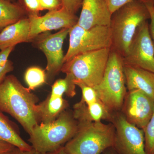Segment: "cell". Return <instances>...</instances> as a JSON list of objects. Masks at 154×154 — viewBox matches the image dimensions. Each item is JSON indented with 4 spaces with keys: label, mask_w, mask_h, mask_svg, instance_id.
Wrapping results in <instances>:
<instances>
[{
    "label": "cell",
    "mask_w": 154,
    "mask_h": 154,
    "mask_svg": "<svg viewBox=\"0 0 154 154\" xmlns=\"http://www.w3.org/2000/svg\"><path fill=\"white\" fill-rule=\"evenodd\" d=\"M38 101V97L14 75H8L0 84V112L15 119L29 135L39 124L36 112Z\"/></svg>",
    "instance_id": "1"
},
{
    "label": "cell",
    "mask_w": 154,
    "mask_h": 154,
    "mask_svg": "<svg viewBox=\"0 0 154 154\" xmlns=\"http://www.w3.org/2000/svg\"><path fill=\"white\" fill-rule=\"evenodd\" d=\"M150 18L149 12L143 0H133L113 12L109 26L111 49L124 57L138 28Z\"/></svg>",
    "instance_id": "2"
},
{
    "label": "cell",
    "mask_w": 154,
    "mask_h": 154,
    "mask_svg": "<svg viewBox=\"0 0 154 154\" xmlns=\"http://www.w3.org/2000/svg\"><path fill=\"white\" fill-rule=\"evenodd\" d=\"M78 122L73 113L65 110L54 121L39 123L29 135L28 141L37 152L46 154L63 147L77 132Z\"/></svg>",
    "instance_id": "3"
},
{
    "label": "cell",
    "mask_w": 154,
    "mask_h": 154,
    "mask_svg": "<svg viewBox=\"0 0 154 154\" xmlns=\"http://www.w3.org/2000/svg\"><path fill=\"white\" fill-rule=\"evenodd\" d=\"M115 138L113 123L78 122L76 133L63 148L67 154H101L113 147Z\"/></svg>",
    "instance_id": "4"
},
{
    "label": "cell",
    "mask_w": 154,
    "mask_h": 154,
    "mask_svg": "<svg viewBox=\"0 0 154 154\" xmlns=\"http://www.w3.org/2000/svg\"><path fill=\"white\" fill-rule=\"evenodd\" d=\"M111 48L82 54L65 63L61 72L69 76L76 85L82 84L94 88L101 82Z\"/></svg>",
    "instance_id": "5"
},
{
    "label": "cell",
    "mask_w": 154,
    "mask_h": 154,
    "mask_svg": "<svg viewBox=\"0 0 154 154\" xmlns=\"http://www.w3.org/2000/svg\"><path fill=\"white\" fill-rule=\"evenodd\" d=\"M99 100L110 113L121 109L127 94L122 57L111 49L101 82L94 87Z\"/></svg>",
    "instance_id": "6"
},
{
    "label": "cell",
    "mask_w": 154,
    "mask_h": 154,
    "mask_svg": "<svg viewBox=\"0 0 154 154\" xmlns=\"http://www.w3.org/2000/svg\"><path fill=\"white\" fill-rule=\"evenodd\" d=\"M68 49L64 58V63L75 57L85 53L110 48L112 46L109 26H96L86 29L75 25L69 32Z\"/></svg>",
    "instance_id": "7"
},
{
    "label": "cell",
    "mask_w": 154,
    "mask_h": 154,
    "mask_svg": "<svg viewBox=\"0 0 154 154\" xmlns=\"http://www.w3.org/2000/svg\"><path fill=\"white\" fill-rule=\"evenodd\" d=\"M122 59L124 65L154 73V44L150 33L148 21L138 28L128 52Z\"/></svg>",
    "instance_id": "8"
},
{
    "label": "cell",
    "mask_w": 154,
    "mask_h": 154,
    "mask_svg": "<svg viewBox=\"0 0 154 154\" xmlns=\"http://www.w3.org/2000/svg\"><path fill=\"white\" fill-rule=\"evenodd\" d=\"M70 29L63 28L54 34L45 32L38 35L32 41L46 57V79L49 82L58 74L63 66L65 55L63 45Z\"/></svg>",
    "instance_id": "9"
},
{
    "label": "cell",
    "mask_w": 154,
    "mask_h": 154,
    "mask_svg": "<svg viewBox=\"0 0 154 154\" xmlns=\"http://www.w3.org/2000/svg\"><path fill=\"white\" fill-rule=\"evenodd\" d=\"M115 128L113 148L119 154H146L143 130L128 122L123 114L113 116Z\"/></svg>",
    "instance_id": "10"
},
{
    "label": "cell",
    "mask_w": 154,
    "mask_h": 154,
    "mask_svg": "<svg viewBox=\"0 0 154 154\" xmlns=\"http://www.w3.org/2000/svg\"><path fill=\"white\" fill-rule=\"evenodd\" d=\"M121 109L128 122L143 130L153 113L154 99L140 90L128 91Z\"/></svg>",
    "instance_id": "11"
},
{
    "label": "cell",
    "mask_w": 154,
    "mask_h": 154,
    "mask_svg": "<svg viewBox=\"0 0 154 154\" xmlns=\"http://www.w3.org/2000/svg\"><path fill=\"white\" fill-rule=\"evenodd\" d=\"M30 23V39L32 41L41 33L51 30L71 28L76 25L79 17L63 8L48 11L43 16L28 17Z\"/></svg>",
    "instance_id": "12"
},
{
    "label": "cell",
    "mask_w": 154,
    "mask_h": 154,
    "mask_svg": "<svg viewBox=\"0 0 154 154\" xmlns=\"http://www.w3.org/2000/svg\"><path fill=\"white\" fill-rule=\"evenodd\" d=\"M77 25L86 29L109 26L112 14L105 0H82Z\"/></svg>",
    "instance_id": "13"
},
{
    "label": "cell",
    "mask_w": 154,
    "mask_h": 154,
    "mask_svg": "<svg viewBox=\"0 0 154 154\" xmlns=\"http://www.w3.org/2000/svg\"><path fill=\"white\" fill-rule=\"evenodd\" d=\"M125 84L128 91L138 90L154 99V73L143 69L124 65Z\"/></svg>",
    "instance_id": "14"
},
{
    "label": "cell",
    "mask_w": 154,
    "mask_h": 154,
    "mask_svg": "<svg viewBox=\"0 0 154 154\" xmlns=\"http://www.w3.org/2000/svg\"><path fill=\"white\" fill-rule=\"evenodd\" d=\"M30 30L28 17L6 27L0 31V50L15 47L19 43L31 42Z\"/></svg>",
    "instance_id": "15"
},
{
    "label": "cell",
    "mask_w": 154,
    "mask_h": 154,
    "mask_svg": "<svg viewBox=\"0 0 154 154\" xmlns=\"http://www.w3.org/2000/svg\"><path fill=\"white\" fill-rule=\"evenodd\" d=\"M68 106V102L63 97H53L48 95L45 100L36 105V112L38 122L47 124L52 122Z\"/></svg>",
    "instance_id": "16"
},
{
    "label": "cell",
    "mask_w": 154,
    "mask_h": 154,
    "mask_svg": "<svg viewBox=\"0 0 154 154\" xmlns=\"http://www.w3.org/2000/svg\"><path fill=\"white\" fill-rule=\"evenodd\" d=\"M73 108V114L78 122H97L104 119L112 120L113 119L111 113L99 100L88 105L77 103L74 105Z\"/></svg>",
    "instance_id": "17"
},
{
    "label": "cell",
    "mask_w": 154,
    "mask_h": 154,
    "mask_svg": "<svg viewBox=\"0 0 154 154\" xmlns=\"http://www.w3.org/2000/svg\"><path fill=\"white\" fill-rule=\"evenodd\" d=\"M0 141L11 143L19 149L30 151L33 149L31 145L21 137L19 130L14 123L0 112Z\"/></svg>",
    "instance_id": "18"
},
{
    "label": "cell",
    "mask_w": 154,
    "mask_h": 154,
    "mask_svg": "<svg viewBox=\"0 0 154 154\" xmlns=\"http://www.w3.org/2000/svg\"><path fill=\"white\" fill-rule=\"evenodd\" d=\"M26 17L27 13L18 2L0 0V31Z\"/></svg>",
    "instance_id": "19"
},
{
    "label": "cell",
    "mask_w": 154,
    "mask_h": 154,
    "mask_svg": "<svg viewBox=\"0 0 154 154\" xmlns=\"http://www.w3.org/2000/svg\"><path fill=\"white\" fill-rule=\"evenodd\" d=\"M75 85L69 76L63 79L57 80L51 86V93L53 97H63L64 94L68 97H73L76 95Z\"/></svg>",
    "instance_id": "20"
},
{
    "label": "cell",
    "mask_w": 154,
    "mask_h": 154,
    "mask_svg": "<svg viewBox=\"0 0 154 154\" xmlns=\"http://www.w3.org/2000/svg\"><path fill=\"white\" fill-rule=\"evenodd\" d=\"M24 79L30 91L42 85L47 80L45 70L38 66L28 68L25 72Z\"/></svg>",
    "instance_id": "21"
},
{
    "label": "cell",
    "mask_w": 154,
    "mask_h": 154,
    "mask_svg": "<svg viewBox=\"0 0 154 154\" xmlns=\"http://www.w3.org/2000/svg\"><path fill=\"white\" fill-rule=\"evenodd\" d=\"M15 47H11L0 51V84L9 73L14 69V63L8 57Z\"/></svg>",
    "instance_id": "22"
},
{
    "label": "cell",
    "mask_w": 154,
    "mask_h": 154,
    "mask_svg": "<svg viewBox=\"0 0 154 154\" xmlns=\"http://www.w3.org/2000/svg\"><path fill=\"white\" fill-rule=\"evenodd\" d=\"M143 131L145 146L146 154L154 153V109L151 118L146 125Z\"/></svg>",
    "instance_id": "23"
},
{
    "label": "cell",
    "mask_w": 154,
    "mask_h": 154,
    "mask_svg": "<svg viewBox=\"0 0 154 154\" xmlns=\"http://www.w3.org/2000/svg\"><path fill=\"white\" fill-rule=\"evenodd\" d=\"M76 86L81 88L82 92V98L81 101L78 102L79 104H85L88 105L99 100L94 88L82 84H77Z\"/></svg>",
    "instance_id": "24"
},
{
    "label": "cell",
    "mask_w": 154,
    "mask_h": 154,
    "mask_svg": "<svg viewBox=\"0 0 154 154\" xmlns=\"http://www.w3.org/2000/svg\"><path fill=\"white\" fill-rule=\"evenodd\" d=\"M21 5L28 17L32 16H39V12L42 11L39 0H17Z\"/></svg>",
    "instance_id": "25"
},
{
    "label": "cell",
    "mask_w": 154,
    "mask_h": 154,
    "mask_svg": "<svg viewBox=\"0 0 154 154\" xmlns=\"http://www.w3.org/2000/svg\"><path fill=\"white\" fill-rule=\"evenodd\" d=\"M62 8L71 14H75L82 7V0H61Z\"/></svg>",
    "instance_id": "26"
},
{
    "label": "cell",
    "mask_w": 154,
    "mask_h": 154,
    "mask_svg": "<svg viewBox=\"0 0 154 154\" xmlns=\"http://www.w3.org/2000/svg\"><path fill=\"white\" fill-rule=\"evenodd\" d=\"M39 1L42 11H56L62 8L61 0H39Z\"/></svg>",
    "instance_id": "27"
},
{
    "label": "cell",
    "mask_w": 154,
    "mask_h": 154,
    "mask_svg": "<svg viewBox=\"0 0 154 154\" xmlns=\"http://www.w3.org/2000/svg\"><path fill=\"white\" fill-rule=\"evenodd\" d=\"M143 1L149 12L150 23L149 24V29L154 44V0H143Z\"/></svg>",
    "instance_id": "28"
},
{
    "label": "cell",
    "mask_w": 154,
    "mask_h": 154,
    "mask_svg": "<svg viewBox=\"0 0 154 154\" xmlns=\"http://www.w3.org/2000/svg\"><path fill=\"white\" fill-rule=\"evenodd\" d=\"M111 14L133 0H105Z\"/></svg>",
    "instance_id": "29"
},
{
    "label": "cell",
    "mask_w": 154,
    "mask_h": 154,
    "mask_svg": "<svg viewBox=\"0 0 154 154\" xmlns=\"http://www.w3.org/2000/svg\"><path fill=\"white\" fill-rule=\"evenodd\" d=\"M17 149L11 143L0 141V154H14Z\"/></svg>",
    "instance_id": "30"
},
{
    "label": "cell",
    "mask_w": 154,
    "mask_h": 154,
    "mask_svg": "<svg viewBox=\"0 0 154 154\" xmlns=\"http://www.w3.org/2000/svg\"><path fill=\"white\" fill-rule=\"evenodd\" d=\"M35 152L36 151L33 149L30 151H24L18 148L14 154H35Z\"/></svg>",
    "instance_id": "31"
},
{
    "label": "cell",
    "mask_w": 154,
    "mask_h": 154,
    "mask_svg": "<svg viewBox=\"0 0 154 154\" xmlns=\"http://www.w3.org/2000/svg\"><path fill=\"white\" fill-rule=\"evenodd\" d=\"M63 147L58 149L55 152H52L46 154H67L64 150Z\"/></svg>",
    "instance_id": "32"
},
{
    "label": "cell",
    "mask_w": 154,
    "mask_h": 154,
    "mask_svg": "<svg viewBox=\"0 0 154 154\" xmlns=\"http://www.w3.org/2000/svg\"><path fill=\"white\" fill-rule=\"evenodd\" d=\"M7 1L13 3L17 2V0H7Z\"/></svg>",
    "instance_id": "33"
},
{
    "label": "cell",
    "mask_w": 154,
    "mask_h": 154,
    "mask_svg": "<svg viewBox=\"0 0 154 154\" xmlns=\"http://www.w3.org/2000/svg\"><path fill=\"white\" fill-rule=\"evenodd\" d=\"M105 154H115V153L113 152L110 151L107 152L105 153Z\"/></svg>",
    "instance_id": "34"
},
{
    "label": "cell",
    "mask_w": 154,
    "mask_h": 154,
    "mask_svg": "<svg viewBox=\"0 0 154 154\" xmlns=\"http://www.w3.org/2000/svg\"><path fill=\"white\" fill-rule=\"evenodd\" d=\"M35 154H42L40 153L37 152H35Z\"/></svg>",
    "instance_id": "35"
},
{
    "label": "cell",
    "mask_w": 154,
    "mask_h": 154,
    "mask_svg": "<svg viewBox=\"0 0 154 154\" xmlns=\"http://www.w3.org/2000/svg\"></svg>",
    "instance_id": "36"
}]
</instances>
